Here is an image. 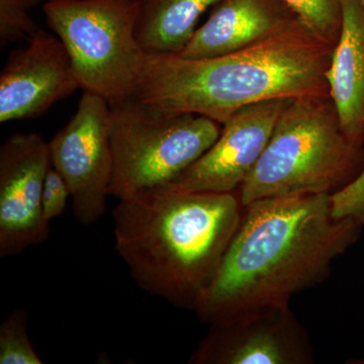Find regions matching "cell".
<instances>
[{
    "label": "cell",
    "mask_w": 364,
    "mask_h": 364,
    "mask_svg": "<svg viewBox=\"0 0 364 364\" xmlns=\"http://www.w3.org/2000/svg\"><path fill=\"white\" fill-rule=\"evenodd\" d=\"M44 14L81 90L109 104L136 95L148 57L136 38L139 0H49Z\"/></svg>",
    "instance_id": "cell-6"
},
{
    "label": "cell",
    "mask_w": 364,
    "mask_h": 364,
    "mask_svg": "<svg viewBox=\"0 0 364 364\" xmlns=\"http://www.w3.org/2000/svg\"><path fill=\"white\" fill-rule=\"evenodd\" d=\"M311 32L335 48L343 21V0H282Z\"/></svg>",
    "instance_id": "cell-15"
},
{
    "label": "cell",
    "mask_w": 364,
    "mask_h": 364,
    "mask_svg": "<svg viewBox=\"0 0 364 364\" xmlns=\"http://www.w3.org/2000/svg\"><path fill=\"white\" fill-rule=\"evenodd\" d=\"M333 50L298 18L272 37L221 56L148 54L136 95L167 111L223 124L267 100L328 97Z\"/></svg>",
    "instance_id": "cell-3"
},
{
    "label": "cell",
    "mask_w": 364,
    "mask_h": 364,
    "mask_svg": "<svg viewBox=\"0 0 364 364\" xmlns=\"http://www.w3.org/2000/svg\"><path fill=\"white\" fill-rule=\"evenodd\" d=\"M364 169V145L344 133L331 97L291 100L238 191L243 207L299 193L333 196Z\"/></svg>",
    "instance_id": "cell-4"
},
{
    "label": "cell",
    "mask_w": 364,
    "mask_h": 364,
    "mask_svg": "<svg viewBox=\"0 0 364 364\" xmlns=\"http://www.w3.org/2000/svg\"><path fill=\"white\" fill-rule=\"evenodd\" d=\"M0 74V122L33 119L80 88L65 46L39 28Z\"/></svg>",
    "instance_id": "cell-11"
},
{
    "label": "cell",
    "mask_w": 364,
    "mask_h": 364,
    "mask_svg": "<svg viewBox=\"0 0 364 364\" xmlns=\"http://www.w3.org/2000/svg\"><path fill=\"white\" fill-rule=\"evenodd\" d=\"M326 78L344 133L364 145V20L356 0H343L341 33Z\"/></svg>",
    "instance_id": "cell-13"
},
{
    "label": "cell",
    "mask_w": 364,
    "mask_h": 364,
    "mask_svg": "<svg viewBox=\"0 0 364 364\" xmlns=\"http://www.w3.org/2000/svg\"><path fill=\"white\" fill-rule=\"evenodd\" d=\"M28 315L18 308L0 325V364H42L28 334Z\"/></svg>",
    "instance_id": "cell-16"
},
{
    "label": "cell",
    "mask_w": 364,
    "mask_h": 364,
    "mask_svg": "<svg viewBox=\"0 0 364 364\" xmlns=\"http://www.w3.org/2000/svg\"><path fill=\"white\" fill-rule=\"evenodd\" d=\"M358 2L359 9H360L361 14H363V20H364V0H356Z\"/></svg>",
    "instance_id": "cell-21"
},
{
    "label": "cell",
    "mask_w": 364,
    "mask_h": 364,
    "mask_svg": "<svg viewBox=\"0 0 364 364\" xmlns=\"http://www.w3.org/2000/svg\"><path fill=\"white\" fill-rule=\"evenodd\" d=\"M50 167L49 143L38 134H14L0 147V257L47 240L42 195Z\"/></svg>",
    "instance_id": "cell-9"
},
{
    "label": "cell",
    "mask_w": 364,
    "mask_h": 364,
    "mask_svg": "<svg viewBox=\"0 0 364 364\" xmlns=\"http://www.w3.org/2000/svg\"><path fill=\"white\" fill-rule=\"evenodd\" d=\"M222 0H139L136 38L148 54H178L208 9Z\"/></svg>",
    "instance_id": "cell-14"
},
{
    "label": "cell",
    "mask_w": 364,
    "mask_h": 364,
    "mask_svg": "<svg viewBox=\"0 0 364 364\" xmlns=\"http://www.w3.org/2000/svg\"><path fill=\"white\" fill-rule=\"evenodd\" d=\"M347 363H350V364H364V358H361V359H351V360L347 361Z\"/></svg>",
    "instance_id": "cell-20"
},
{
    "label": "cell",
    "mask_w": 364,
    "mask_h": 364,
    "mask_svg": "<svg viewBox=\"0 0 364 364\" xmlns=\"http://www.w3.org/2000/svg\"><path fill=\"white\" fill-rule=\"evenodd\" d=\"M291 100H267L242 109L222 124L212 147L171 183L191 191H238L259 161Z\"/></svg>",
    "instance_id": "cell-10"
},
{
    "label": "cell",
    "mask_w": 364,
    "mask_h": 364,
    "mask_svg": "<svg viewBox=\"0 0 364 364\" xmlns=\"http://www.w3.org/2000/svg\"><path fill=\"white\" fill-rule=\"evenodd\" d=\"M48 143L51 165L70 191L76 220L95 224L104 217L112 176L109 102L83 91L75 114Z\"/></svg>",
    "instance_id": "cell-7"
},
{
    "label": "cell",
    "mask_w": 364,
    "mask_h": 364,
    "mask_svg": "<svg viewBox=\"0 0 364 364\" xmlns=\"http://www.w3.org/2000/svg\"><path fill=\"white\" fill-rule=\"evenodd\" d=\"M71 198L66 181L54 167H50L44 182L42 195V208L44 219L48 223L64 214Z\"/></svg>",
    "instance_id": "cell-19"
},
{
    "label": "cell",
    "mask_w": 364,
    "mask_h": 364,
    "mask_svg": "<svg viewBox=\"0 0 364 364\" xmlns=\"http://www.w3.org/2000/svg\"><path fill=\"white\" fill-rule=\"evenodd\" d=\"M111 105L112 176L117 200L176 181L219 138L221 124L191 112L167 111L136 95Z\"/></svg>",
    "instance_id": "cell-5"
},
{
    "label": "cell",
    "mask_w": 364,
    "mask_h": 364,
    "mask_svg": "<svg viewBox=\"0 0 364 364\" xmlns=\"http://www.w3.org/2000/svg\"><path fill=\"white\" fill-rule=\"evenodd\" d=\"M49 0H0V45L32 37L39 30L30 11L41 2Z\"/></svg>",
    "instance_id": "cell-17"
},
{
    "label": "cell",
    "mask_w": 364,
    "mask_h": 364,
    "mask_svg": "<svg viewBox=\"0 0 364 364\" xmlns=\"http://www.w3.org/2000/svg\"><path fill=\"white\" fill-rule=\"evenodd\" d=\"M308 332L289 306L262 309L210 331L189 358L191 364H312Z\"/></svg>",
    "instance_id": "cell-8"
},
{
    "label": "cell",
    "mask_w": 364,
    "mask_h": 364,
    "mask_svg": "<svg viewBox=\"0 0 364 364\" xmlns=\"http://www.w3.org/2000/svg\"><path fill=\"white\" fill-rule=\"evenodd\" d=\"M333 215L349 218L364 228V169L348 186L331 196Z\"/></svg>",
    "instance_id": "cell-18"
},
{
    "label": "cell",
    "mask_w": 364,
    "mask_h": 364,
    "mask_svg": "<svg viewBox=\"0 0 364 364\" xmlns=\"http://www.w3.org/2000/svg\"><path fill=\"white\" fill-rule=\"evenodd\" d=\"M236 193L186 191L169 183L119 198L116 250L144 291L195 311L240 226Z\"/></svg>",
    "instance_id": "cell-2"
},
{
    "label": "cell",
    "mask_w": 364,
    "mask_h": 364,
    "mask_svg": "<svg viewBox=\"0 0 364 364\" xmlns=\"http://www.w3.org/2000/svg\"><path fill=\"white\" fill-rule=\"evenodd\" d=\"M298 16L282 0H222L177 56L202 59L247 48L286 28Z\"/></svg>",
    "instance_id": "cell-12"
},
{
    "label": "cell",
    "mask_w": 364,
    "mask_h": 364,
    "mask_svg": "<svg viewBox=\"0 0 364 364\" xmlns=\"http://www.w3.org/2000/svg\"><path fill=\"white\" fill-rule=\"evenodd\" d=\"M361 229L353 220L333 215L331 196L299 193L249 203L196 316L214 325L289 306L296 294L329 277Z\"/></svg>",
    "instance_id": "cell-1"
}]
</instances>
